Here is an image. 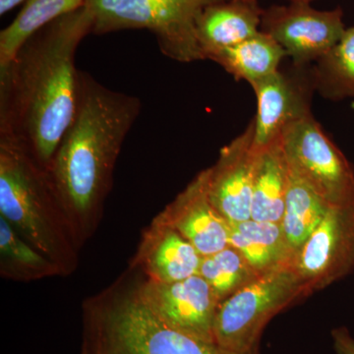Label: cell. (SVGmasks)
Listing matches in <instances>:
<instances>
[{"mask_svg": "<svg viewBox=\"0 0 354 354\" xmlns=\"http://www.w3.org/2000/svg\"><path fill=\"white\" fill-rule=\"evenodd\" d=\"M87 7L44 26L0 68V138L13 142L46 171L78 104L77 48L92 34Z\"/></svg>", "mask_w": 354, "mask_h": 354, "instance_id": "cell-1", "label": "cell"}, {"mask_svg": "<svg viewBox=\"0 0 354 354\" xmlns=\"http://www.w3.org/2000/svg\"><path fill=\"white\" fill-rule=\"evenodd\" d=\"M140 111L138 97L106 88L79 70L76 114L48 171L74 239L92 234Z\"/></svg>", "mask_w": 354, "mask_h": 354, "instance_id": "cell-2", "label": "cell"}, {"mask_svg": "<svg viewBox=\"0 0 354 354\" xmlns=\"http://www.w3.org/2000/svg\"><path fill=\"white\" fill-rule=\"evenodd\" d=\"M0 216L62 271H67L71 255L67 232H72L48 171L19 146L2 138Z\"/></svg>", "mask_w": 354, "mask_h": 354, "instance_id": "cell-3", "label": "cell"}, {"mask_svg": "<svg viewBox=\"0 0 354 354\" xmlns=\"http://www.w3.org/2000/svg\"><path fill=\"white\" fill-rule=\"evenodd\" d=\"M82 354H241L174 329L138 293L88 307ZM246 354H259V351Z\"/></svg>", "mask_w": 354, "mask_h": 354, "instance_id": "cell-4", "label": "cell"}, {"mask_svg": "<svg viewBox=\"0 0 354 354\" xmlns=\"http://www.w3.org/2000/svg\"><path fill=\"white\" fill-rule=\"evenodd\" d=\"M223 0H85L94 35L145 29L165 57L181 64L205 60L196 36L198 15Z\"/></svg>", "mask_w": 354, "mask_h": 354, "instance_id": "cell-5", "label": "cell"}, {"mask_svg": "<svg viewBox=\"0 0 354 354\" xmlns=\"http://www.w3.org/2000/svg\"><path fill=\"white\" fill-rule=\"evenodd\" d=\"M307 297L306 288L292 266L260 274L218 305L214 341L232 353L259 351L261 335L267 324Z\"/></svg>", "mask_w": 354, "mask_h": 354, "instance_id": "cell-6", "label": "cell"}, {"mask_svg": "<svg viewBox=\"0 0 354 354\" xmlns=\"http://www.w3.org/2000/svg\"><path fill=\"white\" fill-rule=\"evenodd\" d=\"M290 171L332 206L354 201V169L313 114L281 133Z\"/></svg>", "mask_w": 354, "mask_h": 354, "instance_id": "cell-7", "label": "cell"}, {"mask_svg": "<svg viewBox=\"0 0 354 354\" xmlns=\"http://www.w3.org/2000/svg\"><path fill=\"white\" fill-rule=\"evenodd\" d=\"M308 295L348 276L354 269V201L330 206L300 248L292 265Z\"/></svg>", "mask_w": 354, "mask_h": 354, "instance_id": "cell-8", "label": "cell"}, {"mask_svg": "<svg viewBox=\"0 0 354 354\" xmlns=\"http://www.w3.org/2000/svg\"><path fill=\"white\" fill-rule=\"evenodd\" d=\"M342 8L317 10L310 3L290 2L264 9L260 31L283 46L293 64H313L346 32Z\"/></svg>", "mask_w": 354, "mask_h": 354, "instance_id": "cell-9", "label": "cell"}, {"mask_svg": "<svg viewBox=\"0 0 354 354\" xmlns=\"http://www.w3.org/2000/svg\"><path fill=\"white\" fill-rule=\"evenodd\" d=\"M313 64L279 68L253 84L257 99L254 148H265L281 136L291 123L312 115V99L316 92Z\"/></svg>", "mask_w": 354, "mask_h": 354, "instance_id": "cell-10", "label": "cell"}, {"mask_svg": "<svg viewBox=\"0 0 354 354\" xmlns=\"http://www.w3.org/2000/svg\"><path fill=\"white\" fill-rule=\"evenodd\" d=\"M137 293L144 304L165 324L214 342V326L221 302L209 283L200 274L174 283L147 281Z\"/></svg>", "mask_w": 354, "mask_h": 354, "instance_id": "cell-11", "label": "cell"}, {"mask_svg": "<svg viewBox=\"0 0 354 354\" xmlns=\"http://www.w3.org/2000/svg\"><path fill=\"white\" fill-rule=\"evenodd\" d=\"M255 122L221 149L213 167L205 169L209 202L228 223L251 220V205L257 152Z\"/></svg>", "mask_w": 354, "mask_h": 354, "instance_id": "cell-12", "label": "cell"}, {"mask_svg": "<svg viewBox=\"0 0 354 354\" xmlns=\"http://www.w3.org/2000/svg\"><path fill=\"white\" fill-rule=\"evenodd\" d=\"M157 221L174 228L202 257L230 246V223L209 202L205 171L188 184Z\"/></svg>", "mask_w": 354, "mask_h": 354, "instance_id": "cell-13", "label": "cell"}, {"mask_svg": "<svg viewBox=\"0 0 354 354\" xmlns=\"http://www.w3.org/2000/svg\"><path fill=\"white\" fill-rule=\"evenodd\" d=\"M258 1L223 0L198 15L195 29L204 59L209 51L230 48L260 32L262 14Z\"/></svg>", "mask_w": 354, "mask_h": 354, "instance_id": "cell-14", "label": "cell"}, {"mask_svg": "<svg viewBox=\"0 0 354 354\" xmlns=\"http://www.w3.org/2000/svg\"><path fill=\"white\" fill-rule=\"evenodd\" d=\"M256 152L251 220L281 223L290 176L281 136Z\"/></svg>", "mask_w": 354, "mask_h": 354, "instance_id": "cell-15", "label": "cell"}, {"mask_svg": "<svg viewBox=\"0 0 354 354\" xmlns=\"http://www.w3.org/2000/svg\"><path fill=\"white\" fill-rule=\"evenodd\" d=\"M230 245L241 251L259 274L290 267L295 258L281 223L248 220L230 223Z\"/></svg>", "mask_w": 354, "mask_h": 354, "instance_id": "cell-16", "label": "cell"}, {"mask_svg": "<svg viewBox=\"0 0 354 354\" xmlns=\"http://www.w3.org/2000/svg\"><path fill=\"white\" fill-rule=\"evenodd\" d=\"M288 57L283 46L262 31L241 44L209 51L206 59L221 65L236 80L251 86L281 68Z\"/></svg>", "mask_w": 354, "mask_h": 354, "instance_id": "cell-17", "label": "cell"}, {"mask_svg": "<svg viewBox=\"0 0 354 354\" xmlns=\"http://www.w3.org/2000/svg\"><path fill=\"white\" fill-rule=\"evenodd\" d=\"M155 239L147 255V272L151 279L174 283L199 274L202 256L174 228L156 221Z\"/></svg>", "mask_w": 354, "mask_h": 354, "instance_id": "cell-18", "label": "cell"}, {"mask_svg": "<svg viewBox=\"0 0 354 354\" xmlns=\"http://www.w3.org/2000/svg\"><path fill=\"white\" fill-rule=\"evenodd\" d=\"M85 6V0H27L17 17L0 32V68L10 64L32 35Z\"/></svg>", "mask_w": 354, "mask_h": 354, "instance_id": "cell-19", "label": "cell"}, {"mask_svg": "<svg viewBox=\"0 0 354 354\" xmlns=\"http://www.w3.org/2000/svg\"><path fill=\"white\" fill-rule=\"evenodd\" d=\"M328 204L299 177L290 171L281 227L286 241L297 255L305 241L323 220Z\"/></svg>", "mask_w": 354, "mask_h": 354, "instance_id": "cell-20", "label": "cell"}, {"mask_svg": "<svg viewBox=\"0 0 354 354\" xmlns=\"http://www.w3.org/2000/svg\"><path fill=\"white\" fill-rule=\"evenodd\" d=\"M312 66L316 92L324 99L339 102L354 97V26Z\"/></svg>", "mask_w": 354, "mask_h": 354, "instance_id": "cell-21", "label": "cell"}, {"mask_svg": "<svg viewBox=\"0 0 354 354\" xmlns=\"http://www.w3.org/2000/svg\"><path fill=\"white\" fill-rule=\"evenodd\" d=\"M2 274L18 279H36L60 274L62 269L37 250L0 216Z\"/></svg>", "mask_w": 354, "mask_h": 354, "instance_id": "cell-22", "label": "cell"}, {"mask_svg": "<svg viewBox=\"0 0 354 354\" xmlns=\"http://www.w3.org/2000/svg\"><path fill=\"white\" fill-rule=\"evenodd\" d=\"M199 274L211 286L220 302L260 276L234 246L202 257Z\"/></svg>", "mask_w": 354, "mask_h": 354, "instance_id": "cell-23", "label": "cell"}, {"mask_svg": "<svg viewBox=\"0 0 354 354\" xmlns=\"http://www.w3.org/2000/svg\"><path fill=\"white\" fill-rule=\"evenodd\" d=\"M333 344L337 354H354V339L346 327L332 330Z\"/></svg>", "mask_w": 354, "mask_h": 354, "instance_id": "cell-24", "label": "cell"}, {"mask_svg": "<svg viewBox=\"0 0 354 354\" xmlns=\"http://www.w3.org/2000/svg\"><path fill=\"white\" fill-rule=\"evenodd\" d=\"M25 0H0V15H6L9 11L20 6Z\"/></svg>", "mask_w": 354, "mask_h": 354, "instance_id": "cell-25", "label": "cell"}, {"mask_svg": "<svg viewBox=\"0 0 354 354\" xmlns=\"http://www.w3.org/2000/svg\"><path fill=\"white\" fill-rule=\"evenodd\" d=\"M314 0H290V2H301V3H310Z\"/></svg>", "mask_w": 354, "mask_h": 354, "instance_id": "cell-26", "label": "cell"}, {"mask_svg": "<svg viewBox=\"0 0 354 354\" xmlns=\"http://www.w3.org/2000/svg\"><path fill=\"white\" fill-rule=\"evenodd\" d=\"M247 1H258V0H247Z\"/></svg>", "mask_w": 354, "mask_h": 354, "instance_id": "cell-27", "label": "cell"}, {"mask_svg": "<svg viewBox=\"0 0 354 354\" xmlns=\"http://www.w3.org/2000/svg\"><path fill=\"white\" fill-rule=\"evenodd\" d=\"M351 106H353V109H354V102H353V104H351Z\"/></svg>", "mask_w": 354, "mask_h": 354, "instance_id": "cell-28", "label": "cell"}]
</instances>
